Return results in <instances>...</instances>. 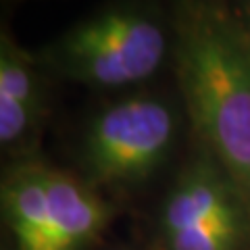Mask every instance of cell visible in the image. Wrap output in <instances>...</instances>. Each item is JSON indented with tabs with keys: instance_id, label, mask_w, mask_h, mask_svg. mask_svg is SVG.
<instances>
[{
	"instance_id": "1",
	"label": "cell",
	"mask_w": 250,
	"mask_h": 250,
	"mask_svg": "<svg viewBox=\"0 0 250 250\" xmlns=\"http://www.w3.org/2000/svg\"><path fill=\"white\" fill-rule=\"evenodd\" d=\"M179 88L192 127L250 217V31L210 4L177 19Z\"/></svg>"
},
{
	"instance_id": "2",
	"label": "cell",
	"mask_w": 250,
	"mask_h": 250,
	"mask_svg": "<svg viewBox=\"0 0 250 250\" xmlns=\"http://www.w3.org/2000/svg\"><path fill=\"white\" fill-rule=\"evenodd\" d=\"M165 57L167 34L152 13L111 6L69 27L42 61L69 82L123 88L152 77Z\"/></svg>"
},
{
	"instance_id": "3",
	"label": "cell",
	"mask_w": 250,
	"mask_h": 250,
	"mask_svg": "<svg viewBox=\"0 0 250 250\" xmlns=\"http://www.w3.org/2000/svg\"><path fill=\"white\" fill-rule=\"evenodd\" d=\"M175 131V113L161 98L131 96L104 106L82 140L83 179L94 188L144 182L165 163Z\"/></svg>"
},
{
	"instance_id": "4",
	"label": "cell",
	"mask_w": 250,
	"mask_h": 250,
	"mask_svg": "<svg viewBox=\"0 0 250 250\" xmlns=\"http://www.w3.org/2000/svg\"><path fill=\"white\" fill-rule=\"evenodd\" d=\"M246 207L208 154L190 163L167 194L161 231L167 250H240Z\"/></svg>"
},
{
	"instance_id": "5",
	"label": "cell",
	"mask_w": 250,
	"mask_h": 250,
	"mask_svg": "<svg viewBox=\"0 0 250 250\" xmlns=\"http://www.w3.org/2000/svg\"><path fill=\"white\" fill-rule=\"evenodd\" d=\"M50 250H88L108 228L113 207L83 177L46 165Z\"/></svg>"
},
{
	"instance_id": "6",
	"label": "cell",
	"mask_w": 250,
	"mask_h": 250,
	"mask_svg": "<svg viewBox=\"0 0 250 250\" xmlns=\"http://www.w3.org/2000/svg\"><path fill=\"white\" fill-rule=\"evenodd\" d=\"M46 165L23 161L0 175V217L17 250H50Z\"/></svg>"
},
{
	"instance_id": "7",
	"label": "cell",
	"mask_w": 250,
	"mask_h": 250,
	"mask_svg": "<svg viewBox=\"0 0 250 250\" xmlns=\"http://www.w3.org/2000/svg\"><path fill=\"white\" fill-rule=\"evenodd\" d=\"M0 94L42 113V83L36 62L4 34H0Z\"/></svg>"
},
{
	"instance_id": "8",
	"label": "cell",
	"mask_w": 250,
	"mask_h": 250,
	"mask_svg": "<svg viewBox=\"0 0 250 250\" xmlns=\"http://www.w3.org/2000/svg\"><path fill=\"white\" fill-rule=\"evenodd\" d=\"M40 113L21 104L6 94H0V148L25 140L36 127Z\"/></svg>"
},
{
	"instance_id": "9",
	"label": "cell",
	"mask_w": 250,
	"mask_h": 250,
	"mask_svg": "<svg viewBox=\"0 0 250 250\" xmlns=\"http://www.w3.org/2000/svg\"><path fill=\"white\" fill-rule=\"evenodd\" d=\"M0 250H2V248H0Z\"/></svg>"
}]
</instances>
